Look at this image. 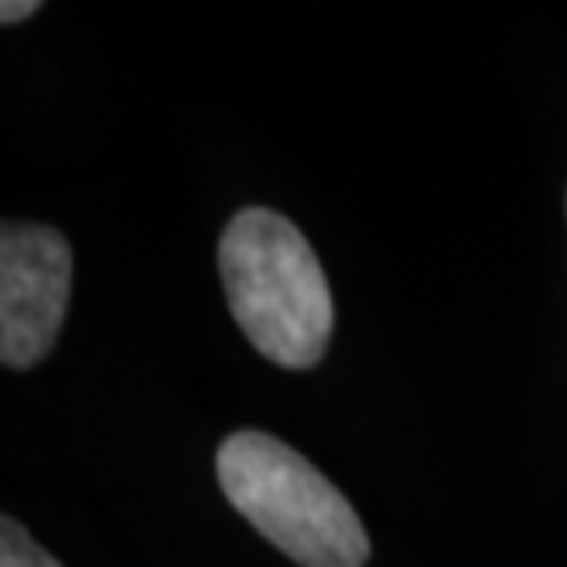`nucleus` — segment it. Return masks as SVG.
Masks as SVG:
<instances>
[{
    "instance_id": "4",
    "label": "nucleus",
    "mask_w": 567,
    "mask_h": 567,
    "mask_svg": "<svg viewBox=\"0 0 567 567\" xmlns=\"http://www.w3.org/2000/svg\"><path fill=\"white\" fill-rule=\"evenodd\" d=\"M0 567H63V564L52 553H44L27 535V527L8 516L4 527H0Z\"/></svg>"
},
{
    "instance_id": "2",
    "label": "nucleus",
    "mask_w": 567,
    "mask_h": 567,
    "mask_svg": "<svg viewBox=\"0 0 567 567\" xmlns=\"http://www.w3.org/2000/svg\"><path fill=\"white\" fill-rule=\"evenodd\" d=\"M233 508L302 567H365L369 535L354 505L302 453L262 431H236L218 450Z\"/></svg>"
},
{
    "instance_id": "3",
    "label": "nucleus",
    "mask_w": 567,
    "mask_h": 567,
    "mask_svg": "<svg viewBox=\"0 0 567 567\" xmlns=\"http://www.w3.org/2000/svg\"><path fill=\"white\" fill-rule=\"evenodd\" d=\"M74 255L52 225L8 221L0 233V358L30 369L60 339L71 302Z\"/></svg>"
},
{
    "instance_id": "5",
    "label": "nucleus",
    "mask_w": 567,
    "mask_h": 567,
    "mask_svg": "<svg viewBox=\"0 0 567 567\" xmlns=\"http://www.w3.org/2000/svg\"><path fill=\"white\" fill-rule=\"evenodd\" d=\"M38 8H41V4H11V0H8V4L0 8V19H4L8 27H11V22H22V19L30 16V11H38Z\"/></svg>"
},
{
    "instance_id": "1",
    "label": "nucleus",
    "mask_w": 567,
    "mask_h": 567,
    "mask_svg": "<svg viewBox=\"0 0 567 567\" xmlns=\"http://www.w3.org/2000/svg\"><path fill=\"white\" fill-rule=\"evenodd\" d=\"M218 269L236 324L258 354L313 369L332 339V291L306 236L277 210L251 207L225 225Z\"/></svg>"
}]
</instances>
